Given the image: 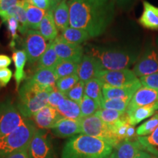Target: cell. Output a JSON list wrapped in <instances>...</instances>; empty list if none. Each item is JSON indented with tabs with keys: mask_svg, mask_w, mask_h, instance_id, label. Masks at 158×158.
<instances>
[{
	"mask_svg": "<svg viewBox=\"0 0 158 158\" xmlns=\"http://www.w3.org/2000/svg\"><path fill=\"white\" fill-rule=\"evenodd\" d=\"M30 80L41 86L55 87L58 78L54 68H41L36 70Z\"/></svg>",
	"mask_w": 158,
	"mask_h": 158,
	"instance_id": "d4e9b609",
	"label": "cell"
},
{
	"mask_svg": "<svg viewBox=\"0 0 158 158\" xmlns=\"http://www.w3.org/2000/svg\"><path fill=\"white\" fill-rule=\"evenodd\" d=\"M5 23H7V29H8V31L11 37V41L10 42V47L11 48H14L15 45H16V41L19 38L17 33V30L19 28V21L16 19V18L11 16L7 19V21Z\"/></svg>",
	"mask_w": 158,
	"mask_h": 158,
	"instance_id": "f35d334b",
	"label": "cell"
},
{
	"mask_svg": "<svg viewBox=\"0 0 158 158\" xmlns=\"http://www.w3.org/2000/svg\"><path fill=\"white\" fill-rule=\"evenodd\" d=\"M157 48H158V38H157Z\"/></svg>",
	"mask_w": 158,
	"mask_h": 158,
	"instance_id": "681fc988",
	"label": "cell"
},
{
	"mask_svg": "<svg viewBox=\"0 0 158 158\" xmlns=\"http://www.w3.org/2000/svg\"><path fill=\"white\" fill-rule=\"evenodd\" d=\"M25 3L26 0H19L17 5L12 7L10 10H9L5 14H4L1 17L2 22L5 23L7 21V19L10 17L13 16L16 18V19L19 21V32L23 35H25L27 31L29 30L28 23H27V13H26L25 9Z\"/></svg>",
	"mask_w": 158,
	"mask_h": 158,
	"instance_id": "44dd1931",
	"label": "cell"
},
{
	"mask_svg": "<svg viewBox=\"0 0 158 158\" xmlns=\"http://www.w3.org/2000/svg\"><path fill=\"white\" fill-rule=\"evenodd\" d=\"M0 25H1V21H0Z\"/></svg>",
	"mask_w": 158,
	"mask_h": 158,
	"instance_id": "f907efd6",
	"label": "cell"
},
{
	"mask_svg": "<svg viewBox=\"0 0 158 158\" xmlns=\"http://www.w3.org/2000/svg\"><path fill=\"white\" fill-rule=\"evenodd\" d=\"M79 79L78 75L75 74L73 76L64 77L59 78L56 84V87L59 92L66 94L69 90H70L78 83Z\"/></svg>",
	"mask_w": 158,
	"mask_h": 158,
	"instance_id": "8d00e7d4",
	"label": "cell"
},
{
	"mask_svg": "<svg viewBox=\"0 0 158 158\" xmlns=\"http://www.w3.org/2000/svg\"><path fill=\"white\" fill-rule=\"evenodd\" d=\"M12 57L15 67L14 79L16 84V89H19L20 84L26 78L24 67L27 61V56L24 50H15L13 51Z\"/></svg>",
	"mask_w": 158,
	"mask_h": 158,
	"instance_id": "484cf974",
	"label": "cell"
},
{
	"mask_svg": "<svg viewBox=\"0 0 158 158\" xmlns=\"http://www.w3.org/2000/svg\"><path fill=\"white\" fill-rule=\"evenodd\" d=\"M97 78H98L103 85L114 87L130 86L139 80L133 71L130 69L120 70H102L99 72Z\"/></svg>",
	"mask_w": 158,
	"mask_h": 158,
	"instance_id": "9c48e42d",
	"label": "cell"
},
{
	"mask_svg": "<svg viewBox=\"0 0 158 158\" xmlns=\"http://www.w3.org/2000/svg\"><path fill=\"white\" fill-rule=\"evenodd\" d=\"M133 73L138 78L158 73V48L148 47L135 62Z\"/></svg>",
	"mask_w": 158,
	"mask_h": 158,
	"instance_id": "30bf717a",
	"label": "cell"
},
{
	"mask_svg": "<svg viewBox=\"0 0 158 158\" xmlns=\"http://www.w3.org/2000/svg\"><path fill=\"white\" fill-rule=\"evenodd\" d=\"M25 9L26 13H27V19L29 28L33 29V30L39 29L40 25L43 17L46 13V11L31 5L30 3L28 2L27 0H26Z\"/></svg>",
	"mask_w": 158,
	"mask_h": 158,
	"instance_id": "4316f807",
	"label": "cell"
},
{
	"mask_svg": "<svg viewBox=\"0 0 158 158\" xmlns=\"http://www.w3.org/2000/svg\"><path fill=\"white\" fill-rule=\"evenodd\" d=\"M23 50L27 56L29 64H34L38 61L46 50L48 44L46 40L37 30L29 29L24 35Z\"/></svg>",
	"mask_w": 158,
	"mask_h": 158,
	"instance_id": "ba28073f",
	"label": "cell"
},
{
	"mask_svg": "<svg viewBox=\"0 0 158 158\" xmlns=\"http://www.w3.org/2000/svg\"><path fill=\"white\" fill-rule=\"evenodd\" d=\"M142 85L138 80L134 84L127 86L122 87H114L108 85H103L102 86V96L105 99H117V100H131L134 94L138 89H140Z\"/></svg>",
	"mask_w": 158,
	"mask_h": 158,
	"instance_id": "2e32d148",
	"label": "cell"
},
{
	"mask_svg": "<svg viewBox=\"0 0 158 158\" xmlns=\"http://www.w3.org/2000/svg\"><path fill=\"white\" fill-rule=\"evenodd\" d=\"M56 109L64 118L76 120L82 118L80 105L68 98H65L59 102Z\"/></svg>",
	"mask_w": 158,
	"mask_h": 158,
	"instance_id": "603a6c76",
	"label": "cell"
},
{
	"mask_svg": "<svg viewBox=\"0 0 158 158\" xmlns=\"http://www.w3.org/2000/svg\"><path fill=\"white\" fill-rule=\"evenodd\" d=\"M39 32L46 40L50 42L54 41L58 36V30L54 22L53 12H46L40 25Z\"/></svg>",
	"mask_w": 158,
	"mask_h": 158,
	"instance_id": "7402d4cb",
	"label": "cell"
},
{
	"mask_svg": "<svg viewBox=\"0 0 158 158\" xmlns=\"http://www.w3.org/2000/svg\"><path fill=\"white\" fill-rule=\"evenodd\" d=\"M157 101H158V89L141 86L134 94L128 108L148 106Z\"/></svg>",
	"mask_w": 158,
	"mask_h": 158,
	"instance_id": "ffe728a7",
	"label": "cell"
},
{
	"mask_svg": "<svg viewBox=\"0 0 158 158\" xmlns=\"http://www.w3.org/2000/svg\"><path fill=\"white\" fill-rule=\"evenodd\" d=\"M53 44L60 60L73 61L80 63L84 56V50L81 45L68 43L61 35L56 37L53 41Z\"/></svg>",
	"mask_w": 158,
	"mask_h": 158,
	"instance_id": "7c38bea8",
	"label": "cell"
},
{
	"mask_svg": "<svg viewBox=\"0 0 158 158\" xmlns=\"http://www.w3.org/2000/svg\"><path fill=\"white\" fill-rule=\"evenodd\" d=\"M52 131L59 138H67L81 133L80 120L63 117L55 124Z\"/></svg>",
	"mask_w": 158,
	"mask_h": 158,
	"instance_id": "d6986e66",
	"label": "cell"
},
{
	"mask_svg": "<svg viewBox=\"0 0 158 158\" xmlns=\"http://www.w3.org/2000/svg\"><path fill=\"white\" fill-rule=\"evenodd\" d=\"M113 149L110 143L101 138L80 134L65 143L62 158H109Z\"/></svg>",
	"mask_w": 158,
	"mask_h": 158,
	"instance_id": "7a4b0ae2",
	"label": "cell"
},
{
	"mask_svg": "<svg viewBox=\"0 0 158 158\" xmlns=\"http://www.w3.org/2000/svg\"><path fill=\"white\" fill-rule=\"evenodd\" d=\"M84 88L85 83L82 81H79L73 87L65 94V96L67 98L80 104L84 95Z\"/></svg>",
	"mask_w": 158,
	"mask_h": 158,
	"instance_id": "74e56055",
	"label": "cell"
},
{
	"mask_svg": "<svg viewBox=\"0 0 158 158\" xmlns=\"http://www.w3.org/2000/svg\"><path fill=\"white\" fill-rule=\"evenodd\" d=\"M116 5L121 7H127L134 2L135 0H113Z\"/></svg>",
	"mask_w": 158,
	"mask_h": 158,
	"instance_id": "7dc6e473",
	"label": "cell"
},
{
	"mask_svg": "<svg viewBox=\"0 0 158 158\" xmlns=\"http://www.w3.org/2000/svg\"><path fill=\"white\" fill-rule=\"evenodd\" d=\"M87 53L98 59L103 70H107L128 69L139 58L138 51L117 47L92 45L89 47Z\"/></svg>",
	"mask_w": 158,
	"mask_h": 158,
	"instance_id": "3957f363",
	"label": "cell"
},
{
	"mask_svg": "<svg viewBox=\"0 0 158 158\" xmlns=\"http://www.w3.org/2000/svg\"><path fill=\"white\" fill-rule=\"evenodd\" d=\"M13 76L12 70L8 68L0 69V86L1 87L6 86Z\"/></svg>",
	"mask_w": 158,
	"mask_h": 158,
	"instance_id": "ee69618b",
	"label": "cell"
},
{
	"mask_svg": "<svg viewBox=\"0 0 158 158\" xmlns=\"http://www.w3.org/2000/svg\"><path fill=\"white\" fill-rule=\"evenodd\" d=\"M36 131L34 122L25 118L14 131L0 140V158H5L16 152L28 149Z\"/></svg>",
	"mask_w": 158,
	"mask_h": 158,
	"instance_id": "5b68a950",
	"label": "cell"
},
{
	"mask_svg": "<svg viewBox=\"0 0 158 158\" xmlns=\"http://www.w3.org/2000/svg\"><path fill=\"white\" fill-rule=\"evenodd\" d=\"M80 123L81 134L101 138L110 143L114 148L119 143L110 126L102 122L95 114L81 118Z\"/></svg>",
	"mask_w": 158,
	"mask_h": 158,
	"instance_id": "8992f818",
	"label": "cell"
},
{
	"mask_svg": "<svg viewBox=\"0 0 158 158\" xmlns=\"http://www.w3.org/2000/svg\"><path fill=\"white\" fill-rule=\"evenodd\" d=\"M32 117L35 124L40 129H52L63 116L56 108L48 105L36 112Z\"/></svg>",
	"mask_w": 158,
	"mask_h": 158,
	"instance_id": "5bb4252c",
	"label": "cell"
},
{
	"mask_svg": "<svg viewBox=\"0 0 158 158\" xmlns=\"http://www.w3.org/2000/svg\"><path fill=\"white\" fill-rule=\"evenodd\" d=\"M103 70L98 59L94 57L86 54L84 55L78 64L77 75L80 81L86 83L91 79L95 78L100 71Z\"/></svg>",
	"mask_w": 158,
	"mask_h": 158,
	"instance_id": "9a60e30c",
	"label": "cell"
},
{
	"mask_svg": "<svg viewBox=\"0 0 158 158\" xmlns=\"http://www.w3.org/2000/svg\"><path fill=\"white\" fill-rule=\"evenodd\" d=\"M142 86L158 89V73L139 78Z\"/></svg>",
	"mask_w": 158,
	"mask_h": 158,
	"instance_id": "60d3db41",
	"label": "cell"
},
{
	"mask_svg": "<svg viewBox=\"0 0 158 158\" xmlns=\"http://www.w3.org/2000/svg\"><path fill=\"white\" fill-rule=\"evenodd\" d=\"M0 89H1V86H0Z\"/></svg>",
	"mask_w": 158,
	"mask_h": 158,
	"instance_id": "816d5d0a",
	"label": "cell"
},
{
	"mask_svg": "<svg viewBox=\"0 0 158 158\" xmlns=\"http://www.w3.org/2000/svg\"><path fill=\"white\" fill-rule=\"evenodd\" d=\"M138 21L145 29L158 31V7L143 0V12Z\"/></svg>",
	"mask_w": 158,
	"mask_h": 158,
	"instance_id": "ac0fdd59",
	"label": "cell"
},
{
	"mask_svg": "<svg viewBox=\"0 0 158 158\" xmlns=\"http://www.w3.org/2000/svg\"><path fill=\"white\" fill-rule=\"evenodd\" d=\"M79 105H80L82 118L94 115L99 109H100V105L85 94Z\"/></svg>",
	"mask_w": 158,
	"mask_h": 158,
	"instance_id": "e575fe53",
	"label": "cell"
},
{
	"mask_svg": "<svg viewBox=\"0 0 158 158\" xmlns=\"http://www.w3.org/2000/svg\"><path fill=\"white\" fill-rule=\"evenodd\" d=\"M158 110V101L148 106L135 108H127L126 113L130 125L135 126L146 118L150 117Z\"/></svg>",
	"mask_w": 158,
	"mask_h": 158,
	"instance_id": "e0dca14e",
	"label": "cell"
},
{
	"mask_svg": "<svg viewBox=\"0 0 158 158\" xmlns=\"http://www.w3.org/2000/svg\"><path fill=\"white\" fill-rule=\"evenodd\" d=\"M70 26L86 31L91 37L103 34L115 16L113 0H69Z\"/></svg>",
	"mask_w": 158,
	"mask_h": 158,
	"instance_id": "6da1fadb",
	"label": "cell"
},
{
	"mask_svg": "<svg viewBox=\"0 0 158 158\" xmlns=\"http://www.w3.org/2000/svg\"><path fill=\"white\" fill-rule=\"evenodd\" d=\"M31 5L42 9L45 11H51L54 13V10L59 5L56 0H27Z\"/></svg>",
	"mask_w": 158,
	"mask_h": 158,
	"instance_id": "ab89813d",
	"label": "cell"
},
{
	"mask_svg": "<svg viewBox=\"0 0 158 158\" xmlns=\"http://www.w3.org/2000/svg\"><path fill=\"white\" fill-rule=\"evenodd\" d=\"M78 64L73 61L59 60L54 68L57 78L59 79L77 74Z\"/></svg>",
	"mask_w": 158,
	"mask_h": 158,
	"instance_id": "1f68e13d",
	"label": "cell"
},
{
	"mask_svg": "<svg viewBox=\"0 0 158 158\" xmlns=\"http://www.w3.org/2000/svg\"><path fill=\"white\" fill-rule=\"evenodd\" d=\"M56 1L58 2V3H60L61 2H62V1H63V0H56Z\"/></svg>",
	"mask_w": 158,
	"mask_h": 158,
	"instance_id": "c3c4849f",
	"label": "cell"
},
{
	"mask_svg": "<svg viewBox=\"0 0 158 158\" xmlns=\"http://www.w3.org/2000/svg\"><path fill=\"white\" fill-rule=\"evenodd\" d=\"M102 86L103 84L98 78H92L85 83L84 94L89 98H92L100 105L103 98L102 96Z\"/></svg>",
	"mask_w": 158,
	"mask_h": 158,
	"instance_id": "f546056e",
	"label": "cell"
},
{
	"mask_svg": "<svg viewBox=\"0 0 158 158\" xmlns=\"http://www.w3.org/2000/svg\"><path fill=\"white\" fill-rule=\"evenodd\" d=\"M55 24L58 30L63 31L70 25V12L67 0H63L57 5L54 13Z\"/></svg>",
	"mask_w": 158,
	"mask_h": 158,
	"instance_id": "cb8c5ba5",
	"label": "cell"
},
{
	"mask_svg": "<svg viewBox=\"0 0 158 158\" xmlns=\"http://www.w3.org/2000/svg\"><path fill=\"white\" fill-rule=\"evenodd\" d=\"M65 98H67L66 96H65V94L59 92L56 87L51 92L50 94H49L48 105L49 106H52V107L56 108L57 106H58L59 102Z\"/></svg>",
	"mask_w": 158,
	"mask_h": 158,
	"instance_id": "b9f144b4",
	"label": "cell"
},
{
	"mask_svg": "<svg viewBox=\"0 0 158 158\" xmlns=\"http://www.w3.org/2000/svg\"><path fill=\"white\" fill-rule=\"evenodd\" d=\"M138 141L146 151L158 158V127L149 135L138 136Z\"/></svg>",
	"mask_w": 158,
	"mask_h": 158,
	"instance_id": "4dcf8cb0",
	"label": "cell"
},
{
	"mask_svg": "<svg viewBox=\"0 0 158 158\" xmlns=\"http://www.w3.org/2000/svg\"><path fill=\"white\" fill-rule=\"evenodd\" d=\"M5 158H29L28 149L16 152L11 154Z\"/></svg>",
	"mask_w": 158,
	"mask_h": 158,
	"instance_id": "bcb514c9",
	"label": "cell"
},
{
	"mask_svg": "<svg viewBox=\"0 0 158 158\" xmlns=\"http://www.w3.org/2000/svg\"><path fill=\"white\" fill-rule=\"evenodd\" d=\"M24 120L11 100L0 102V140L14 131Z\"/></svg>",
	"mask_w": 158,
	"mask_h": 158,
	"instance_id": "52a82bcc",
	"label": "cell"
},
{
	"mask_svg": "<svg viewBox=\"0 0 158 158\" xmlns=\"http://www.w3.org/2000/svg\"><path fill=\"white\" fill-rule=\"evenodd\" d=\"M109 158H153L137 140L122 141L114 148Z\"/></svg>",
	"mask_w": 158,
	"mask_h": 158,
	"instance_id": "8fae6325",
	"label": "cell"
},
{
	"mask_svg": "<svg viewBox=\"0 0 158 158\" xmlns=\"http://www.w3.org/2000/svg\"><path fill=\"white\" fill-rule=\"evenodd\" d=\"M60 60L55 51L53 41L49 42L46 50L43 53L37 62V70L41 68H54Z\"/></svg>",
	"mask_w": 158,
	"mask_h": 158,
	"instance_id": "f1b7e54d",
	"label": "cell"
},
{
	"mask_svg": "<svg viewBox=\"0 0 158 158\" xmlns=\"http://www.w3.org/2000/svg\"><path fill=\"white\" fill-rule=\"evenodd\" d=\"M12 62V59L10 56L5 54H0V69L7 68Z\"/></svg>",
	"mask_w": 158,
	"mask_h": 158,
	"instance_id": "f6af8a7d",
	"label": "cell"
},
{
	"mask_svg": "<svg viewBox=\"0 0 158 158\" xmlns=\"http://www.w3.org/2000/svg\"><path fill=\"white\" fill-rule=\"evenodd\" d=\"M131 100L125 99V100H117V99H105L102 98L100 102V108L103 109H111L118 110V111L126 112L130 102Z\"/></svg>",
	"mask_w": 158,
	"mask_h": 158,
	"instance_id": "836d02e7",
	"label": "cell"
},
{
	"mask_svg": "<svg viewBox=\"0 0 158 158\" xmlns=\"http://www.w3.org/2000/svg\"><path fill=\"white\" fill-rule=\"evenodd\" d=\"M19 0H0V17L5 14L12 7L18 5Z\"/></svg>",
	"mask_w": 158,
	"mask_h": 158,
	"instance_id": "7bdbcfd3",
	"label": "cell"
},
{
	"mask_svg": "<svg viewBox=\"0 0 158 158\" xmlns=\"http://www.w3.org/2000/svg\"><path fill=\"white\" fill-rule=\"evenodd\" d=\"M158 127V112L154 114L149 119H148L136 129L137 136H147L155 131Z\"/></svg>",
	"mask_w": 158,
	"mask_h": 158,
	"instance_id": "d590c367",
	"label": "cell"
},
{
	"mask_svg": "<svg viewBox=\"0 0 158 158\" xmlns=\"http://www.w3.org/2000/svg\"><path fill=\"white\" fill-rule=\"evenodd\" d=\"M55 87L43 86L27 79L19 91L17 108L24 118L32 116L48 105L49 94Z\"/></svg>",
	"mask_w": 158,
	"mask_h": 158,
	"instance_id": "277c9868",
	"label": "cell"
},
{
	"mask_svg": "<svg viewBox=\"0 0 158 158\" xmlns=\"http://www.w3.org/2000/svg\"><path fill=\"white\" fill-rule=\"evenodd\" d=\"M29 158H51V145L44 130H37L28 147Z\"/></svg>",
	"mask_w": 158,
	"mask_h": 158,
	"instance_id": "4fadbf2b",
	"label": "cell"
},
{
	"mask_svg": "<svg viewBox=\"0 0 158 158\" xmlns=\"http://www.w3.org/2000/svg\"><path fill=\"white\" fill-rule=\"evenodd\" d=\"M61 36L68 43L77 45H81L91 38L90 35L86 31L71 27L62 31Z\"/></svg>",
	"mask_w": 158,
	"mask_h": 158,
	"instance_id": "83f0119b",
	"label": "cell"
},
{
	"mask_svg": "<svg viewBox=\"0 0 158 158\" xmlns=\"http://www.w3.org/2000/svg\"><path fill=\"white\" fill-rule=\"evenodd\" d=\"M126 112L118 111L111 109H103L100 108L96 112L95 115L98 116L102 122L108 125H112L123 117Z\"/></svg>",
	"mask_w": 158,
	"mask_h": 158,
	"instance_id": "d6a6232c",
	"label": "cell"
}]
</instances>
